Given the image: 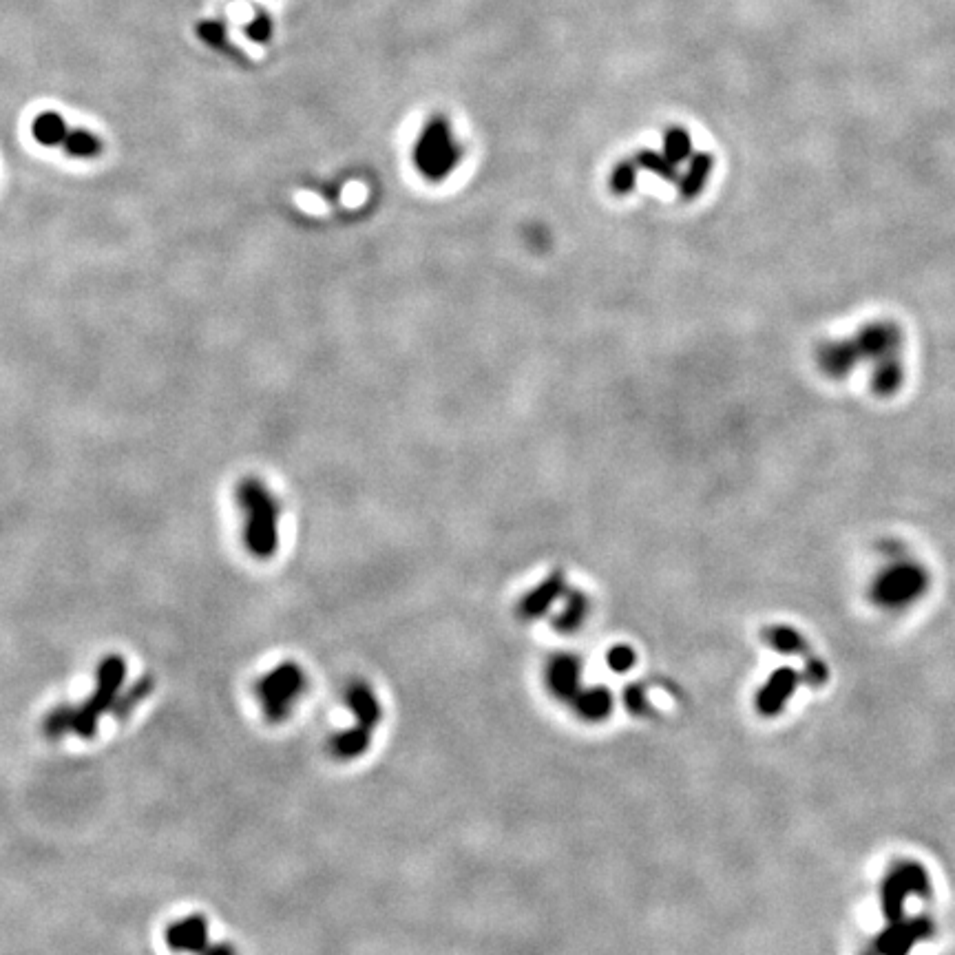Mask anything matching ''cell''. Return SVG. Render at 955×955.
I'll list each match as a JSON object with an SVG mask.
<instances>
[{
	"mask_svg": "<svg viewBox=\"0 0 955 955\" xmlns=\"http://www.w3.org/2000/svg\"><path fill=\"white\" fill-rule=\"evenodd\" d=\"M127 681V661L120 655H109L100 661L96 670V690L91 697L76 706H56L45 717V734L49 739H62L67 734L80 739H93L98 723L104 715H115L122 697V686Z\"/></svg>",
	"mask_w": 955,
	"mask_h": 955,
	"instance_id": "obj_1",
	"label": "cell"
},
{
	"mask_svg": "<svg viewBox=\"0 0 955 955\" xmlns=\"http://www.w3.org/2000/svg\"><path fill=\"white\" fill-rule=\"evenodd\" d=\"M237 502L244 516V544L257 560H270L279 549L281 507L266 482L250 476L239 482Z\"/></svg>",
	"mask_w": 955,
	"mask_h": 955,
	"instance_id": "obj_2",
	"label": "cell"
},
{
	"mask_svg": "<svg viewBox=\"0 0 955 955\" xmlns=\"http://www.w3.org/2000/svg\"><path fill=\"white\" fill-rule=\"evenodd\" d=\"M306 688L308 677L303 673V668L295 664V661H283V664L268 670V673L257 681L255 692L264 717L270 723H281L295 712V706L303 697Z\"/></svg>",
	"mask_w": 955,
	"mask_h": 955,
	"instance_id": "obj_3",
	"label": "cell"
},
{
	"mask_svg": "<svg viewBox=\"0 0 955 955\" xmlns=\"http://www.w3.org/2000/svg\"><path fill=\"white\" fill-rule=\"evenodd\" d=\"M463 149L456 144L445 118H432L421 131L414 146V164L427 182H443L456 169Z\"/></svg>",
	"mask_w": 955,
	"mask_h": 955,
	"instance_id": "obj_4",
	"label": "cell"
},
{
	"mask_svg": "<svg viewBox=\"0 0 955 955\" xmlns=\"http://www.w3.org/2000/svg\"><path fill=\"white\" fill-rule=\"evenodd\" d=\"M909 896L929 898L931 880L927 869L916 860H902L889 869L883 885H880V909L887 922L905 918V902Z\"/></svg>",
	"mask_w": 955,
	"mask_h": 955,
	"instance_id": "obj_5",
	"label": "cell"
},
{
	"mask_svg": "<svg viewBox=\"0 0 955 955\" xmlns=\"http://www.w3.org/2000/svg\"><path fill=\"white\" fill-rule=\"evenodd\" d=\"M927 586L929 577L918 564H894V569L880 573L871 597L883 608H902L916 602L927 591Z\"/></svg>",
	"mask_w": 955,
	"mask_h": 955,
	"instance_id": "obj_6",
	"label": "cell"
},
{
	"mask_svg": "<svg viewBox=\"0 0 955 955\" xmlns=\"http://www.w3.org/2000/svg\"><path fill=\"white\" fill-rule=\"evenodd\" d=\"M936 931L938 927L931 916L887 922V927L869 942L863 955H909L916 944L936 936Z\"/></svg>",
	"mask_w": 955,
	"mask_h": 955,
	"instance_id": "obj_7",
	"label": "cell"
},
{
	"mask_svg": "<svg viewBox=\"0 0 955 955\" xmlns=\"http://www.w3.org/2000/svg\"><path fill=\"white\" fill-rule=\"evenodd\" d=\"M166 947L173 953H193L206 955L211 951L213 944L208 942V922L199 913L175 920L173 925L166 929Z\"/></svg>",
	"mask_w": 955,
	"mask_h": 955,
	"instance_id": "obj_8",
	"label": "cell"
},
{
	"mask_svg": "<svg viewBox=\"0 0 955 955\" xmlns=\"http://www.w3.org/2000/svg\"><path fill=\"white\" fill-rule=\"evenodd\" d=\"M712 166H715V157L710 153H692L688 160V171L681 175L679 180V193L684 199H695L703 186H706L708 177L712 173Z\"/></svg>",
	"mask_w": 955,
	"mask_h": 955,
	"instance_id": "obj_9",
	"label": "cell"
},
{
	"mask_svg": "<svg viewBox=\"0 0 955 955\" xmlns=\"http://www.w3.org/2000/svg\"><path fill=\"white\" fill-rule=\"evenodd\" d=\"M31 133H34L36 142H40L43 146H62L69 135L65 120H62L54 111L40 113L34 120V124H31Z\"/></svg>",
	"mask_w": 955,
	"mask_h": 955,
	"instance_id": "obj_10",
	"label": "cell"
},
{
	"mask_svg": "<svg viewBox=\"0 0 955 955\" xmlns=\"http://www.w3.org/2000/svg\"><path fill=\"white\" fill-rule=\"evenodd\" d=\"M633 160L637 162L639 169H644L648 173H655L661 177L664 182L670 184H679L681 175H679V166L668 160L664 153H655V151H639Z\"/></svg>",
	"mask_w": 955,
	"mask_h": 955,
	"instance_id": "obj_11",
	"label": "cell"
},
{
	"mask_svg": "<svg viewBox=\"0 0 955 955\" xmlns=\"http://www.w3.org/2000/svg\"><path fill=\"white\" fill-rule=\"evenodd\" d=\"M62 149H65L73 157L91 160V157H96V155L102 153V142L93 133L78 129V131H69L65 144H62Z\"/></svg>",
	"mask_w": 955,
	"mask_h": 955,
	"instance_id": "obj_12",
	"label": "cell"
},
{
	"mask_svg": "<svg viewBox=\"0 0 955 955\" xmlns=\"http://www.w3.org/2000/svg\"><path fill=\"white\" fill-rule=\"evenodd\" d=\"M664 155L668 157L673 164H681L692 157V140L690 133L681 127H673L666 131L664 138Z\"/></svg>",
	"mask_w": 955,
	"mask_h": 955,
	"instance_id": "obj_13",
	"label": "cell"
},
{
	"mask_svg": "<svg viewBox=\"0 0 955 955\" xmlns=\"http://www.w3.org/2000/svg\"><path fill=\"white\" fill-rule=\"evenodd\" d=\"M637 171L639 166L635 160H624L615 164V169L611 173V191L615 195H628L635 191L637 186Z\"/></svg>",
	"mask_w": 955,
	"mask_h": 955,
	"instance_id": "obj_14",
	"label": "cell"
},
{
	"mask_svg": "<svg viewBox=\"0 0 955 955\" xmlns=\"http://www.w3.org/2000/svg\"><path fill=\"white\" fill-rule=\"evenodd\" d=\"M770 635H772V644L776 648L787 650V653H803L805 650V642L801 639V635L790 631V628H774Z\"/></svg>",
	"mask_w": 955,
	"mask_h": 955,
	"instance_id": "obj_15",
	"label": "cell"
},
{
	"mask_svg": "<svg viewBox=\"0 0 955 955\" xmlns=\"http://www.w3.org/2000/svg\"><path fill=\"white\" fill-rule=\"evenodd\" d=\"M197 34L211 47H222L226 43V27L219 20H206L197 25Z\"/></svg>",
	"mask_w": 955,
	"mask_h": 955,
	"instance_id": "obj_16",
	"label": "cell"
},
{
	"mask_svg": "<svg viewBox=\"0 0 955 955\" xmlns=\"http://www.w3.org/2000/svg\"><path fill=\"white\" fill-rule=\"evenodd\" d=\"M246 36L255 43H268L272 36V20L266 14H259L246 25Z\"/></svg>",
	"mask_w": 955,
	"mask_h": 955,
	"instance_id": "obj_17",
	"label": "cell"
},
{
	"mask_svg": "<svg viewBox=\"0 0 955 955\" xmlns=\"http://www.w3.org/2000/svg\"><path fill=\"white\" fill-rule=\"evenodd\" d=\"M206 955H237V949L228 942H213L211 951H208Z\"/></svg>",
	"mask_w": 955,
	"mask_h": 955,
	"instance_id": "obj_18",
	"label": "cell"
}]
</instances>
